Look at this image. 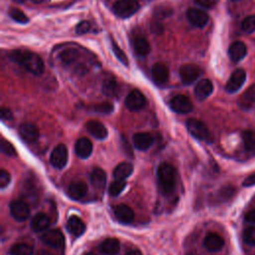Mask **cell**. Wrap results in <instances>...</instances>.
Wrapping results in <instances>:
<instances>
[{
	"instance_id": "603a6c76",
	"label": "cell",
	"mask_w": 255,
	"mask_h": 255,
	"mask_svg": "<svg viewBox=\"0 0 255 255\" xmlns=\"http://www.w3.org/2000/svg\"><path fill=\"white\" fill-rule=\"evenodd\" d=\"M67 229L71 234L78 237V236H81L85 232L86 225L80 217L73 215L68 219Z\"/></svg>"
},
{
	"instance_id": "52a82bcc",
	"label": "cell",
	"mask_w": 255,
	"mask_h": 255,
	"mask_svg": "<svg viewBox=\"0 0 255 255\" xmlns=\"http://www.w3.org/2000/svg\"><path fill=\"white\" fill-rule=\"evenodd\" d=\"M126 107L132 112H138L143 110L147 105V99L139 90H133L126 98Z\"/></svg>"
},
{
	"instance_id": "7a4b0ae2",
	"label": "cell",
	"mask_w": 255,
	"mask_h": 255,
	"mask_svg": "<svg viewBox=\"0 0 255 255\" xmlns=\"http://www.w3.org/2000/svg\"><path fill=\"white\" fill-rule=\"evenodd\" d=\"M158 181L163 193L170 194L172 192L176 181L175 169L170 164H161L158 168Z\"/></svg>"
},
{
	"instance_id": "e575fe53",
	"label": "cell",
	"mask_w": 255,
	"mask_h": 255,
	"mask_svg": "<svg viewBox=\"0 0 255 255\" xmlns=\"http://www.w3.org/2000/svg\"><path fill=\"white\" fill-rule=\"evenodd\" d=\"M112 49H113V52H114L115 56L117 57V59H118L124 66L128 67V66H129V59H128V57L126 56L125 52L117 45V43H116L114 40H112Z\"/></svg>"
},
{
	"instance_id": "277c9868",
	"label": "cell",
	"mask_w": 255,
	"mask_h": 255,
	"mask_svg": "<svg viewBox=\"0 0 255 255\" xmlns=\"http://www.w3.org/2000/svg\"><path fill=\"white\" fill-rule=\"evenodd\" d=\"M186 128L187 131L191 136H193L195 139L200 141H210L211 135L206 127V125L197 120V119H189L186 122Z\"/></svg>"
},
{
	"instance_id": "2e32d148",
	"label": "cell",
	"mask_w": 255,
	"mask_h": 255,
	"mask_svg": "<svg viewBox=\"0 0 255 255\" xmlns=\"http://www.w3.org/2000/svg\"><path fill=\"white\" fill-rule=\"evenodd\" d=\"M203 245L208 251L216 252V251H219L224 246V240L219 234L214 232H209L203 240Z\"/></svg>"
},
{
	"instance_id": "484cf974",
	"label": "cell",
	"mask_w": 255,
	"mask_h": 255,
	"mask_svg": "<svg viewBox=\"0 0 255 255\" xmlns=\"http://www.w3.org/2000/svg\"><path fill=\"white\" fill-rule=\"evenodd\" d=\"M50 224V219L47 214L40 212L37 213L31 220V228L35 232H41L46 230L49 227Z\"/></svg>"
},
{
	"instance_id": "60d3db41",
	"label": "cell",
	"mask_w": 255,
	"mask_h": 255,
	"mask_svg": "<svg viewBox=\"0 0 255 255\" xmlns=\"http://www.w3.org/2000/svg\"><path fill=\"white\" fill-rule=\"evenodd\" d=\"M11 181V175L6 170H0V187L5 188Z\"/></svg>"
},
{
	"instance_id": "681fc988",
	"label": "cell",
	"mask_w": 255,
	"mask_h": 255,
	"mask_svg": "<svg viewBox=\"0 0 255 255\" xmlns=\"http://www.w3.org/2000/svg\"><path fill=\"white\" fill-rule=\"evenodd\" d=\"M151 29L154 31V33L160 34L163 32V25L160 23V21H156L151 25Z\"/></svg>"
},
{
	"instance_id": "ffe728a7",
	"label": "cell",
	"mask_w": 255,
	"mask_h": 255,
	"mask_svg": "<svg viewBox=\"0 0 255 255\" xmlns=\"http://www.w3.org/2000/svg\"><path fill=\"white\" fill-rule=\"evenodd\" d=\"M134 146L139 151H147L154 144V138L150 133H138L133 137Z\"/></svg>"
},
{
	"instance_id": "7bdbcfd3",
	"label": "cell",
	"mask_w": 255,
	"mask_h": 255,
	"mask_svg": "<svg viewBox=\"0 0 255 255\" xmlns=\"http://www.w3.org/2000/svg\"><path fill=\"white\" fill-rule=\"evenodd\" d=\"M195 3L204 9H211L215 6L216 0H195Z\"/></svg>"
},
{
	"instance_id": "836d02e7",
	"label": "cell",
	"mask_w": 255,
	"mask_h": 255,
	"mask_svg": "<svg viewBox=\"0 0 255 255\" xmlns=\"http://www.w3.org/2000/svg\"><path fill=\"white\" fill-rule=\"evenodd\" d=\"M127 182L126 180H121V179H116L113 183H111L109 187V193L112 196H117L119 195L125 188H126Z\"/></svg>"
},
{
	"instance_id": "816d5d0a",
	"label": "cell",
	"mask_w": 255,
	"mask_h": 255,
	"mask_svg": "<svg viewBox=\"0 0 255 255\" xmlns=\"http://www.w3.org/2000/svg\"><path fill=\"white\" fill-rule=\"evenodd\" d=\"M37 255H52V254L49 251H47V250H42Z\"/></svg>"
},
{
	"instance_id": "1f68e13d",
	"label": "cell",
	"mask_w": 255,
	"mask_h": 255,
	"mask_svg": "<svg viewBox=\"0 0 255 255\" xmlns=\"http://www.w3.org/2000/svg\"><path fill=\"white\" fill-rule=\"evenodd\" d=\"M242 141L246 151H252L255 148V132L254 131H244L242 134Z\"/></svg>"
},
{
	"instance_id": "ac0fdd59",
	"label": "cell",
	"mask_w": 255,
	"mask_h": 255,
	"mask_svg": "<svg viewBox=\"0 0 255 255\" xmlns=\"http://www.w3.org/2000/svg\"><path fill=\"white\" fill-rule=\"evenodd\" d=\"M114 213L117 219L125 224L131 223L134 220V210L127 204H120L114 208Z\"/></svg>"
},
{
	"instance_id": "8992f818",
	"label": "cell",
	"mask_w": 255,
	"mask_h": 255,
	"mask_svg": "<svg viewBox=\"0 0 255 255\" xmlns=\"http://www.w3.org/2000/svg\"><path fill=\"white\" fill-rule=\"evenodd\" d=\"M68 158H69V154H68V149L65 145H58L52 152L51 156H50V164L58 169V170H62L66 167L67 163H68Z\"/></svg>"
},
{
	"instance_id": "d590c367",
	"label": "cell",
	"mask_w": 255,
	"mask_h": 255,
	"mask_svg": "<svg viewBox=\"0 0 255 255\" xmlns=\"http://www.w3.org/2000/svg\"><path fill=\"white\" fill-rule=\"evenodd\" d=\"M0 150H1V152L7 156V157H16L17 156V152L15 150V148L13 147V145L6 141L5 139L1 140V143H0Z\"/></svg>"
},
{
	"instance_id": "9a60e30c",
	"label": "cell",
	"mask_w": 255,
	"mask_h": 255,
	"mask_svg": "<svg viewBox=\"0 0 255 255\" xmlns=\"http://www.w3.org/2000/svg\"><path fill=\"white\" fill-rule=\"evenodd\" d=\"M88 192V185L85 181L82 180H76L70 183L67 189L68 195L75 200L82 199Z\"/></svg>"
},
{
	"instance_id": "74e56055",
	"label": "cell",
	"mask_w": 255,
	"mask_h": 255,
	"mask_svg": "<svg viewBox=\"0 0 255 255\" xmlns=\"http://www.w3.org/2000/svg\"><path fill=\"white\" fill-rule=\"evenodd\" d=\"M243 240L246 244L255 246V227L251 226L244 230L243 232Z\"/></svg>"
},
{
	"instance_id": "f546056e",
	"label": "cell",
	"mask_w": 255,
	"mask_h": 255,
	"mask_svg": "<svg viewBox=\"0 0 255 255\" xmlns=\"http://www.w3.org/2000/svg\"><path fill=\"white\" fill-rule=\"evenodd\" d=\"M80 56V53L77 49L75 48H68L63 50L60 55H59V59L62 62V64H64L65 66H71L72 64H74L78 58Z\"/></svg>"
},
{
	"instance_id": "b9f144b4",
	"label": "cell",
	"mask_w": 255,
	"mask_h": 255,
	"mask_svg": "<svg viewBox=\"0 0 255 255\" xmlns=\"http://www.w3.org/2000/svg\"><path fill=\"white\" fill-rule=\"evenodd\" d=\"M91 29V23L87 20H83L81 22H79L76 26V33L78 35H84L86 33H88Z\"/></svg>"
},
{
	"instance_id": "f1b7e54d",
	"label": "cell",
	"mask_w": 255,
	"mask_h": 255,
	"mask_svg": "<svg viewBox=\"0 0 255 255\" xmlns=\"http://www.w3.org/2000/svg\"><path fill=\"white\" fill-rule=\"evenodd\" d=\"M102 92L109 98H115L119 94V85L114 78L105 79L102 85Z\"/></svg>"
},
{
	"instance_id": "5bb4252c",
	"label": "cell",
	"mask_w": 255,
	"mask_h": 255,
	"mask_svg": "<svg viewBox=\"0 0 255 255\" xmlns=\"http://www.w3.org/2000/svg\"><path fill=\"white\" fill-rule=\"evenodd\" d=\"M152 77L157 85H165L170 78L169 68L162 63H157L152 69Z\"/></svg>"
},
{
	"instance_id": "ab89813d",
	"label": "cell",
	"mask_w": 255,
	"mask_h": 255,
	"mask_svg": "<svg viewBox=\"0 0 255 255\" xmlns=\"http://www.w3.org/2000/svg\"><path fill=\"white\" fill-rule=\"evenodd\" d=\"M172 13V10L171 8H169L167 6H159L155 9V12H154V15L155 17L160 20V19H163V18H166V17H169L170 14Z\"/></svg>"
},
{
	"instance_id": "9f6ffc18",
	"label": "cell",
	"mask_w": 255,
	"mask_h": 255,
	"mask_svg": "<svg viewBox=\"0 0 255 255\" xmlns=\"http://www.w3.org/2000/svg\"><path fill=\"white\" fill-rule=\"evenodd\" d=\"M232 1H239V0H232Z\"/></svg>"
},
{
	"instance_id": "c3c4849f",
	"label": "cell",
	"mask_w": 255,
	"mask_h": 255,
	"mask_svg": "<svg viewBox=\"0 0 255 255\" xmlns=\"http://www.w3.org/2000/svg\"><path fill=\"white\" fill-rule=\"evenodd\" d=\"M12 113L9 109L7 108H2L1 109V118L3 121H9L12 119Z\"/></svg>"
},
{
	"instance_id": "f5cc1de1",
	"label": "cell",
	"mask_w": 255,
	"mask_h": 255,
	"mask_svg": "<svg viewBox=\"0 0 255 255\" xmlns=\"http://www.w3.org/2000/svg\"><path fill=\"white\" fill-rule=\"evenodd\" d=\"M30 1L35 3V4H40V3H43L45 0H30Z\"/></svg>"
},
{
	"instance_id": "d6986e66",
	"label": "cell",
	"mask_w": 255,
	"mask_h": 255,
	"mask_svg": "<svg viewBox=\"0 0 255 255\" xmlns=\"http://www.w3.org/2000/svg\"><path fill=\"white\" fill-rule=\"evenodd\" d=\"M86 128H87L88 132L98 140H104L108 137L107 128L104 126V124H102L99 121L91 120V121L87 122Z\"/></svg>"
},
{
	"instance_id": "9c48e42d",
	"label": "cell",
	"mask_w": 255,
	"mask_h": 255,
	"mask_svg": "<svg viewBox=\"0 0 255 255\" xmlns=\"http://www.w3.org/2000/svg\"><path fill=\"white\" fill-rule=\"evenodd\" d=\"M170 109L177 114H188L192 111V103L184 95H177L170 102Z\"/></svg>"
},
{
	"instance_id": "ee69618b",
	"label": "cell",
	"mask_w": 255,
	"mask_h": 255,
	"mask_svg": "<svg viewBox=\"0 0 255 255\" xmlns=\"http://www.w3.org/2000/svg\"><path fill=\"white\" fill-rule=\"evenodd\" d=\"M234 191H235V189H234L233 186H224L219 191V196L221 198H223L224 200H226V199H228L229 197H231L233 195Z\"/></svg>"
},
{
	"instance_id": "cb8c5ba5",
	"label": "cell",
	"mask_w": 255,
	"mask_h": 255,
	"mask_svg": "<svg viewBox=\"0 0 255 255\" xmlns=\"http://www.w3.org/2000/svg\"><path fill=\"white\" fill-rule=\"evenodd\" d=\"M246 53H247L246 46L244 43L240 41L232 43L228 50L229 57L233 62H239L240 60H242L246 56Z\"/></svg>"
},
{
	"instance_id": "4316f807",
	"label": "cell",
	"mask_w": 255,
	"mask_h": 255,
	"mask_svg": "<svg viewBox=\"0 0 255 255\" xmlns=\"http://www.w3.org/2000/svg\"><path fill=\"white\" fill-rule=\"evenodd\" d=\"M90 179L95 188L102 189L106 185L107 181V174L106 171L100 168H96L90 174Z\"/></svg>"
},
{
	"instance_id": "7dc6e473",
	"label": "cell",
	"mask_w": 255,
	"mask_h": 255,
	"mask_svg": "<svg viewBox=\"0 0 255 255\" xmlns=\"http://www.w3.org/2000/svg\"><path fill=\"white\" fill-rule=\"evenodd\" d=\"M242 185L243 186H252V185H255V172L250 174L249 176H247L244 181L242 182Z\"/></svg>"
},
{
	"instance_id": "3957f363",
	"label": "cell",
	"mask_w": 255,
	"mask_h": 255,
	"mask_svg": "<svg viewBox=\"0 0 255 255\" xmlns=\"http://www.w3.org/2000/svg\"><path fill=\"white\" fill-rule=\"evenodd\" d=\"M140 9L137 0H118L113 5L114 13L120 18H129Z\"/></svg>"
},
{
	"instance_id": "7c38bea8",
	"label": "cell",
	"mask_w": 255,
	"mask_h": 255,
	"mask_svg": "<svg viewBox=\"0 0 255 255\" xmlns=\"http://www.w3.org/2000/svg\"><path fill=\"white\" fill-rule=\"evenodd\" d=\"M186 18L193 26L198 28L204 27L209 20L208 15L198 8H189L186 11Z\"/></svg>"
},
{
	"instance_id": "8d00e7d4",
	"label": "cell",
	"mask_w": 255,
	"mask_h": 255,
	"mask_svg": "<svg viewBox=\"0 0 255 255\" xmlns=\"http://www.w3.org/2000/svg\"><path fill=\"white\" fill-rule=\"evenodd\" d=\"M242 29L246 33H252L255 31V14L247 16L243 20Z\"/></svg>"
},
{
	"instance_id": "5b68a950",
	"label": "cell",
	"mask_w": 255,
	"mask_h": 255,
	"mask_svg": "<svg viewBox=\"0 0 255 255\" xmlns=\"http://www.w3.org/2000/svg\"><path fill=\"white\" fill-rule=\"evenodd\" d=\"M202 74V70L195 64H185L179 69L180 80L185 85H190L195 82Z\"/></svg>"
},
{
	"instance_id": "11a10c76",
	"label": "cell",
	"mask_w": 255,
	"mask_h": 255,
	"mask_svg": "<svg viewBox=\"0 0 255 255\" xmlns=\"http://www.w3.org/2000/svg\"><path fill=\"white\" fill-rule=\"evenodd\" d=\"M86 255H96L95 253H92V252H90V253H87Z\"/></svg>"
},
{
	"instance_id": "d6a6232c",
	"label": "cell",
	"mask_w": 255,
	"mask_h": 255,
	"mask_svg": "<svg viewBox=\"0 0 255 255\" xmlns=\"http://www.w3.org/2000/svg\"><path fill=\"white\" fill-rule=\"evenodd\" d=\"M8 13H9V16H10L14 21H16V22H18V23L26 24V23H28V21H29L28 17L25 15V13H24L23 11H21L20 9H18V8L12 7V8H10V10H9Z\"/></svg>"
},
{
	"instance_id": "6da1fadb",
	"label": "cell",
	"mask_w": 255,
	"mask_h": 255,
	"mask_svg": "<svg viewBox=\"0 0 255 255\" xmlns=\"http://www.w3.org/2000/svg\"><path fill=\"white\" fill-rule=\"evenodd\" d=\"M10 59L33 75L40 76L44 72V61L36 53L25 50H16L10 54Z\"/></svg>"
},
{
	"instance_id": "ba28073f",
	"label": "cell",
	"mask_w": 255,
	"mask_h": 255,
	"mask_svg": "<svg viewBox=\"0 0 255 255\" xmlns=\"http://www.w3.org/2000/svg\"><path fill=\"white\" fill-rule=\"evenodd\" d=\"M9 208H10V213H11L12 217L16 221H19V222L25 221L30 216V207L23 200L11 201Z\"/></svg>"
},
{
	"instance_id": "4fadbf2b",
	"label": "cell",
	"mask_w": 255,
	"mask_h": 255,
	"mask_svg": "<svg viewBox=\"0 0 255 255\" xmlns=\"http://www.w3.org/2000/svg\"><path fill=\"white\" fill-rule=\"evenodd\" d=\"M19 135L26 143H35L39 138V130L32 123H23L19 127Z\"/></svg>"
},
{
	"instance_id": "83f0119b",
	"label": "cell",
	"mask_w": 255,
	"mask_h": 255,
	"mask_svg": "<svg viewBox=\"0 0 255 255\" xmlns=\"http://www.w3.org/2000/svg\"><path fill=\"white\" fill-rule=\"evenodd\" d=\"M133 171H134V167H133L132 164H130V163H121L114 170L113 175H114L115 179L125 180L126 178H128L133 173Z\"/></svg>"
},
{
	"instance_id": "7402d4cb",
	"label": "cell",
	"mask_w": 255,
	"mask_h": 255,
	"mask_svg": "<svg viewBox=\"0 0 255 255\" xmlns=\"http://www.w3.org/2000/svg\"><path fill=\"white\" fill-rule=\"evenodd\" d=\"M132 46L134 52L141 57H146L151 52V45L149 41L143 36H136L132 40Z\"/></svg>"
},
{
	"instance_id": "f35d334b",
	"label": "cell",
	"mask_w": 255,
	"mask_h": 255,
	"mask_svg": "<svg viewBox=\"0 0 255 255\" xmlns=\"http://www.w3.org/2000/svg\"><path fill=\"white\" fill-rule=\"evenodd\" d=\"M114 110V106L111 103H101L98 105L94 106V111L99 113V114H104V115H108L111 114Z\"/></svg>"
},
{
	"instance_id": "4dcf8cb0",
	"label": "cell",
	"mask_w": 255,
	"mask_h": 255,
	"mask_svg": "<svg viewBox=\"0 0 255 255\" xmlns=\"http://www.w3.org/2000/svg\"><path fill=\"white\" fill-rule=\"evenodd\" d=\"M10 255H32L33 248L26 243H15L9 249Z\"/></svg>"
},
{
	"instance_id": "44dd1931",
	"label": "cell",
	"mask_w": 255,
	"mask_h": 255,
	"mask_svg": "<svg viewBox=\"0 0 255 255\" xmlns=\"http://www.w3.org/2000/svg\"><path fill=\"white\" fill-rule=\"evenodd\" d=\"M76 155L80 159H88L93 152V144L88 138H81L75 146Z\"/></svg>"
},
{
	"instance_id": "bcb514c9",
	"label": "cell",
	"mask_w": 255,
	"mask_h": 255,
	"mask_svg": "<svg viewBox=\"0 0 255 255\" xmlns=\"http://www.w3.org/2000/svg\"><path fill=\"white\" fill-rule=\"evenodd\" d=\"M245 221L251 224H255V208L249 210L246 214H245Z\"/></svg>"
},
{
	"instance_id": "8fae6325",
	"label": "cell",
	"mask_w": 255,
	"mask_h": 255,
	"mask_svg": "<svg viewBox=\"0 0 255 255\" xmlns=\"http://www.w3.org/2000/svg\"><path fill=\"white\" fill-rule=\"evenodd\" d=\"M245 80H246V73H245V71L242 70V69L235 70L231 74V76H230V78H229V80H228V82H227V84L225 86L226 92H228V93H235V92H237L243 86Z\"/></svg>"
},
{
	"instance_id": "30bf717a",
	"label": "cell",
	"mask_w": 255,
	"mask_h": 255,
	"mask_svg": "<svg viewBox=\"0 0 255 255\" xmlns=\"http://www.w3.org/2000/svg\"><path fill=\"white\" fill-rule=\"evenodd\" d=\"M41 240L53 248H62L65 243L64 235L58 229H50L45 231L41 236Z\"/></svg>"
},
{
	"instance_id": "e0dca14e",
	"label": "cell",
	"mask_w": 255,
	"mask_h": 255,
	"mask_svg": "<svg viewBox=\"0 0 255 255\" xmlns=\"http://www.w3.org/2000/svg\"><path fill=\"white\" fill-rule=\"evenodd\" d=\"M212 92H213V85L211 81L208 79L200 80L194 88V95L196 99L199 101H203L206 98H208Z\"/></svg>"
},
{
	"instance_id": "d4e9b609",
	"label": "cell",
	"mask_w": 255,
	"mask_h": 255,
	"mask_svg": "<svg viewBox=\"0 0 255 255\" xmlns=\"http://www.w3.org/2000/svg\"><path fill=\"white\" fill-rule=\"evenodd\" d=\"M120 241L117 238H107L100 245V251L105 255H116L120 251Z\"/></svg>"
},
{
	"instance_id": "f907efd6",
	"label": "cell",
	"mask_w": 255,
	"mask_h": 255,
	"mask_svg": "<svg viewBox=\"0 0 255 255\" xmlns=\"http://www.w3.org/2000/svg\"><path fill=\"white\" fill-rule=\"evenodd\" d=\"M126 255H143L139 250H131Z\"/></svg>"
},
{
	"instance_id": "f6af8a7d",
	"label": "cell",
	"mask_w": 255,
	"mask_h": 255,
	"mask_svg": "<svg viewBox=\"0 0 255 255\" xmlns=\"http://www.w3.org/2000/svg\"><path fill=\"white\" fill-rule=\"evenodd\" d=\"M243 98H244L245 101H248V102H251V103L255 102V85H252L251 87H249L247 89Z\"/></svg>"
},
{
	"instance_id": "db71d44e",
	"label": "cell",
	"mask_w": 255,
	"mask_h": 255,
	"mask_svg": "<svg viewBox=\"0 0 255 255\" xmlns=\"http://www.w3.org/2000/svg\"><path fill=\"white\" fill-rule=\"evenodd\" d=\"M12 1L13 2H16V3H25L26 1H27V0H12Z\"/></svg>"
}]
</instances>
